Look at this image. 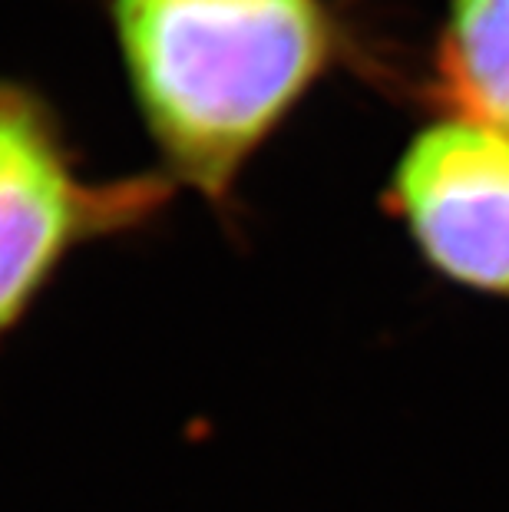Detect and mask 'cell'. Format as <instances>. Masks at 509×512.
I'll return each mask as SVG.
<instances>
[{
	"label": "cell",
	"mask_w": 509,
	"mask_h": 512,
	"mask_svg": "<svg viewBox=\"0 0 509 512\" xmlns=\"http://www.w3.org/2000/svg\"><path fill=\"white\" fill-rule=\"evenodd\" d=\"M159 172L229 215L248 166L351 60L328 0H110Z\"/></svg>",
	"instance_id": "6da1fadb"
},
{
	"label": "cell",
	"mask_w": 509,
	"mask_h": 512,
	"mask_svg": "<svg viewBox=\"0 0 509 512\" xmlns=\"http://www.w3.org/2000/svg\"><path fill=\"white\" fill-rule=\"evenodd\" d=\"M172 195L159 169L86 176L47 96L0 76V347L73 255L153 225Z\"/></svg>",
	"instance_id": "7a4b0ae2"
},
{
	"label": "cell",
	"mask_w": 509,
	"mask_h": 512,
	"mask_svg": "<svg viewBox=\"0 0 509 512\" xmlns=\"http://www.w3.org/2000/svg\"><path fill=\"white\" fill-rule=\"evenodd\" d=\"M384 209L443 281L509 301V136L440 113L407 139Z\"/></svg>",
	"instance_id": "3957f363"
},
{
	"label": "cell",
	"mask_w": 509,
	"mask_h": 512,
	"mask_svg": "<svg viewBox=\"0 0 509 512\" xmlns=\"http://www.w3.org/2000/svg\"><path fill=\"white\" fill-rule=\"evenodd\" d=\"M433 86L443 113L509 136V0H443Z\"/></svg>",
	"instance_id": "277c9868"
}]
</instances>
